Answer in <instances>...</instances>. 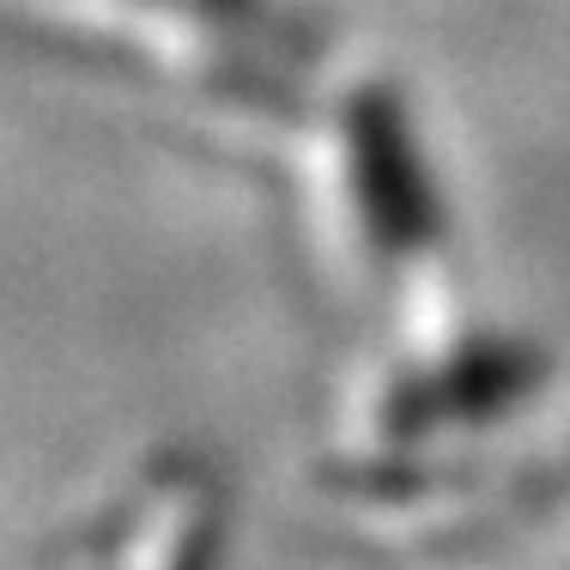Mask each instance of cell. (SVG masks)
<instances>
[{
	"label": "cell",
	"instance_id": "cell-1",
	"mask_svg": "<svg viewBox=\"0 0 570 570\" xmlns=\"http://www.w3.org/2000/svg\"><path fill=\"white\" fill-rule=\"evenodd\" d=\"M316 225L341 279L383 322L389 358H425L468 334L443 249V213L406 110L383 86H346L304 128Z\"/></svg>",
	"mask_w": 570,
	"mask_h": 570
},
{
	"label": "cell",
	"instance_id": "cell-2",
	"mask_svg": "<svg viewBox=\"0 0 570 570\" xmlns=\"http://www.w3.org/2000/svg\"><path fill=\"white\" fill-rule=\"evenodd\" d=\"M49 24L116 67L207 104L219 128L285 134L304 121L297 49L262 0H43Z\"/></svg>",
	"mask_w": 570,
	"mask_h": 570
},
{
	"label": "cell",
	"instance_id": "cell-3",
	"mask_svg": "<svg viewBox=\"0 0 570 570\" xmlns=\"http://www.w3.org/2000/svg\"><path fill=\"white\" fill-rule=\"evenodd\" d=\"M540 389L547 358L528 341L461 334L425 358H389L352 406L346 455H455L492 425H510Z\"/></svg>",
	"mask_w": 570,
	"mask_h": 570
},
{
	"label": "cell",
	"instance_id": "cell-4",
	"mask_svg": "<svg viewBox=\"0 0 570 570\" xmlns=\"http://www.w3.org/2000/svg\"><path fill=\"white\" fill-rule=\"evenodd\" d=\"M219 485L200 468H165L140 480L104 515V528L79 547L73 559H110V564H195L219 540Z\"/></svg>",
	"mask_w": 570,
	"mask_h": 570
},
{
	"label": "cell",
	"instance_id": "cell-5",
	"mask_svg": "<svg viewBox=\"0 0 570 570\" xmlns=\"http://www.w3.org/2000/svg\"><path fill=\"white\" fill-rule=\"evenodd\" d=\"M528 480H534V504H570V443L559 455H534L528 461Z\"/></svg>",
	"mask_w": 570,
	"mask_h": 570
}]
</instances>
